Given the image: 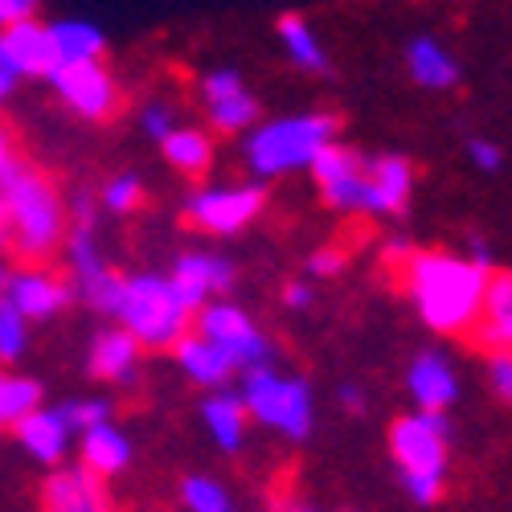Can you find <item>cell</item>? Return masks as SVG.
Listing matches in <instances>:
<instances>
[{
  "label": "cell",
  "instance_id": "obj_1",
  "mask_svg": "<svg viewBox=\"0 0 512 512\" xmlns=\"http://www.w3.org/2000/svg\"><path fill=\"white\" fill-rule=\"evenodd\" d=\"M398 275H402V287L410 295L414 312L426 320V328H435L443 336H459L476 328L484 291H488L484 267L463 259V254H447V250H414L398 267Z\"/></svg>",
  "mask_w": 512,
  "mask_h": 512
},
{
  "label": "cell",
  "instance_id": "obj_2",
  "mask_svg": "<svg viewBox=\"0 0 512 512\" xmlns=\"http://www.w3.org/2000/svg\"><path fill=\"white\" fill-rule=\"evenodd\" d=\"M66 238V213L54 185L37 168L13 160L0 173V250L21 263H50Z\"/></svg>",
  "mask_w": 512,
  "mask_h": 512
},
{
  "label": "cell",
  "instance_id": "obj_3",
  "mask_svg": "<svg viewBox=\"0 0 512 512\" xmlns=\"http://www.w3.org/2000/svg\"><path fill=\"white\" fill-rule=\"evenodd\" d=\"M390 451L398 463V480L414 504H435L447 484V451L451 422L447 410H414L394 422Z\"/></svg>",
  "mask_w": 512,
  "mask_h": 512
},
{
  "label": "cell",
  "instance_id": "obj_4",
  "mask_svg": "<svg viewBox=\"0 0 512 512\" xmlns=\"http://www.w3.org/2000/svg\"><path fill=\"white\" fill-rule=\"evenodd\" d=\"M336 115L324 111H308V115H287V119H271L259 132H250L246 140V164L259 177H279V173H295V168H312V160L336 140Z\"/></svg>",
  "mask_w": 512,
  "mask_h": 512
},
{
  "label": "cell",
  "instance_id": "obj_5",
  "mask_svg": "<svg viewBox=\"0 0 512 512\" xmlns=\"http://www.w3.org/2000/svg\"><path fill=\"white\" fill-rule=\"evenodd\" d=\"M119 328H127L144 349H173L193 324V308L177 295L173 279L164 275H132L123 287V304L115 312Z\"/></svg>",
  "mask_w": 512,
  "mask_h": 512
},
{
  "label": "cell",
  "instance_id": "obj_6",
  "mask_svg": "<svg viewBox=\"0 0 512 512\" xmlns=\"http://www.w3.org/2000/svg\"><path fill=\"white\" fill-rule=\"evenodd\" d=\"M242 406L254 422L271 426V431L287 435V439H308L312 422H316V402H312V386L304 377H283L271 365H254L242 377Z\"/></svg>",
  "mask_w": 512,
  "mask_h": 512
},
{
  "label": "cell",
  "instance_id": "obj_7",
  "mask_svg": "<svg viewBox=\"0 0 512 512\" xmlns=\"http://www.w3.org/2000/svg\"><path fill=\"white\" fill-rule=\"evenodd\" d=\"M197 316V332L218 345L234 369H254V365H271V340L254 328V320L234 308V304H205L193 312Z\"/></svg>",
  "mask_w": 512,
  "mask_h": 512
},
{
  "label": "cell",
  "instance_id": "obj_8",
  "mask_svg": "<svg viewBox=\"0 0 512 512\" xmlns=\"http://www.w3.org/2000/svg\"><path fill=\"white\" fill-rule=\"evenodd\" d=\"M50 82H54V91L62 95V103H66L74 115L95 119V123L111 119V115L119 111V103H123L115 78L99 66V58H95V62H66V66H58V70L50 74Z\"/></svg>",
  "mask_w": 512,
  "mask_h": 512
},
{
  "label": "cell",
  "instance_id": "obj_9",
  "mask_svg": "<svg viewBox=\"0 0 512 512\" xmlns=\"http://www.w3.org/2000/svg\"><path fill=\"white\" fill-rule=\"evenodd\" d=\"M312 177L320 197L332 209H345V213H365V177H369V156L353 152V148H340L328 144L316 160H312Z\"/></svg>",
  "mask_w": 512,
  "mask_h": 512
},
{
  "label": "cell",
  "instance_id": "obj_10",
  "mask_svg": "<svg viewBox=\"0 0 512 512\" xmlns=\"http://www.w3.org/2000/svg\"><path fill=\"white\" fill-rule=\"evenodd\" d=\"M263 209V185H238V189H197L185 205L189 222L209 234H238L250 226Z\"/></svg>",
  "mask_w": 512,
  "mask_h": 512
},
{
  "label": "cell",
  "instance_id": "obj_11",
  "mask_svg": "<svg viewBox=\"0 0 512 512\" xmlns=\"http://www.w3.org/2000/svg\"><path fill=\"white\" fill-rule=\"evenodd\" d=\"M0 54L17 70V78H50L62 66L58 46H54V29L33 17L0 29Z\"/></svg>",
  "mask_w": 512,
  "mask_h": 512
},
{
  "label": "cell",
  "instance_id": "obj_12",
  "mask_svg": "<svg viewBox=\"0 0 512 512\" xmlns=\"http://www.w3.org/2000/svg\"><path fill=\"white\" fill-rule=\"evenodd\" d=\"M5 300L25 320H50V316H58L74 300V287L66 279H58L54 271H46V267H25V271L9 275Z\"/></svg>",
  "mask_w": 512,
  "mask_h": 512
},
{
  "label": "cell",
  "instance_id": "obj_13",
  "mask_svg": "<svg viewBox=\"0 0 512 512\" xmlns=\"http://www.w3.org/2000/svg\"><path fill=\"white\" fill-rule=\"evenodd\" d=\"M414 193V168L406 156H369L365 177V213L373 218H394L410 205Z\"/></svg>",
  "mask_w": 512,
  "mask_h": 512
},
{
  "label": "cell",
  "instance_id": "obj_14",
  "mask_svg": "<svg viewBox=\"0 0 512 512\" xmlns=\"http://www.w3.org/2000/svg\"><path fill=\"white\" fill-rule=\"evenodd\" d=\"M41 504L46 512H115L107 500V488L87 467H58V472L41 484Z\"/></svg>",
  "mask_w": 512,
  "mask_h": 512
},
{
  "label": "cell",
  "instance_id": "obj_15",
  "mask_svg": "<svg viewBox=\"0 0 512 512\" xmlns=\"http://www.w3.org/2000/svg\"><path fill=\"white\" fill-rule=\"evenodd\" d=\"M168 279H173L181 300L197 312V308H205L213 300V295H222V291L234 287V267L226 259H218V254H181Z\"/></svg>",
  "mask_w": 512,
  "mask_h": 512
},
{
  "label": "cell",
  "instance_id": "obj_16",
  "mask_svg": "<svg viewBox=\"0 0 512 512\" xmlns=\"http://www.w3.org/2000/svg\"><path fill=\"white\" fill-rule=\"evenodd\" d=\"M472 340L484 353H512V271L488 275L484 308L472 328Z\"/></svg>",
  "mask_w": 512,
  "mask_h": 512
},
{
  "label": "cell",
  "instance_id": "obj_17",
  "mask_svg": "<svg viewBox=\"0 0 512 512\" xmlns=\"http://www.w3.org/2000/svg\"><path fill=\"white\" fill-rule=\"evenodd\" d=\"M406 386H410V398L418 402V410H447L459 398V377L443 353H418L410 361Z\"/></svg>",
  "mask_w": 512,
  "mask_h": 512
},
{
  "label": "cell",
  "instance_id": "obj_18",
  "mask_svg": "<svg viewBox=\"0 0 512 512\" xmlns=\"http://www.w3.org/2000/svg\"><path fill=\"white\" fill-rule=\"evenodd\" d=\"M17 439H21V447L37 459V463H50V467H58L62 459H66V451H70V439H74V431L66 426V418H62V410H33V414H25L17 426Z\"/></svg>",
  "mask_w": 512,
  "mask_h": 512
},
{
  "label": "cell",
  "instance_id": "obj_19",
  "mask_svg": "<svg viewBox=\"0 0 512 512\" xmlns=\"http://www.w3.org/2000/svg\"><path fill=\"white\" fill-rule=\"evenodd\" d=\"M140 340L127 328H111L99 332L91 345V373L103 381H115V386H132L136 381V365H140Z\"/></svg>",
  "mask_w": 512,
  "mask_h": 512
},
{
  "label": "cell",
  "instance_id": "obj_20",
  "mask_svg": "<svg viewBox=\"0 0 512 512\" xmlns=\"http://www.w3.org/2000/svg\"><path fill=\"white\" fill-rule=\"evenodd\" d=\"M78 451H82V467L95 472L99 480L119 476L123 467L132 463V439H127L111 422H99V426H91V431H82Z\"/></svg>",
  "mask_w": 512,
  "mask_h": 512
},
{
  "label": "cell",
  "instance_id": "obj_21",
  "mask_svg": "<svg viewBox=\"0 0 512 512\" xmlns=\"http://www.w3.org/2000/svg\"><path fill=\"white\" fill-rule=\"evenodd\" d=\"M173 353H177L181 369L197 381V386H205V390H222L226 381H230V373H234L230 357L218 345H209L201 332H185L177 345H173Z\"/></svg>",
  "mask_w": 512,
  "mask_h": 512
},
{
  "label": "cell",
  "instance_id": "obj_22",
  "mask_svg": "<svg viewBox=\"0 0 512 512\" xmlns=\"http://www.w3.org/2000/svg\"><path fill=\"white\" fill-rule=\"evenodd\" d=\"M406 66H410V78L426 91H451L459 82V62L443 50V41L426 37V33L406 46Z\"/></svg>",
  "mask_w": 512,
  "mask_h": 512
},
{
  "label": "cell",
  "instance_id": "obj_23",
  "mask_svg": "<svg viewBox=\"0 0 512 512\" xmlns=\"http://www.w3.org/2000/svg\"><path fill=\"white\" fill-rule=\"evenodd\" d=\"M201 418H205V426H209V439L218 443L222 451H230V455H234V451H242L250 414H246V406H242V398H238V394H226V390L209 394V398H205V406H201Z\"/></svg>",
  "mask_w": 512,
  "mask_h": 512
},
{
  "label": "cell",
  "instance_id": "obj_24",
  "mask_svg": "<svg viewBox=\"0 0 512 512\" xmlns=\"http://www.w3.org/2000/svg\"><path fill=\"white\" fill-rule=\"evenodd\" d=\"M275 29H279V41H283L291 66H300V70H308V74H324V70H328V54H324V46H320V37H316V29H312L300 13L279 17Z\"/></svg>",
  "mask_w": 512,
  "mask_h": 512
},
{
  "label": "cell",
  "instance_id": "obj_25",
  "mask_svg": "<svg viewBox=\"0 0 512 512\" xmlns=\"http://www.w3.org/2000/svg\"><path fill=\"white\" fill-rule=\"evenodd\" d=\"M160 144H164V160L185 177H201L213 160V144L205 132H197V127H173Z\"/></svg>",
  "mask_w": 512,
  "mask_h": 512
},
{
  "label": "cell",
  "instance_id": "obj_26",
  "mask_svg": "<svg viewBox=\"0 0 512 512\" xmlns=\"http://www.w3.org/2000/svg\"><path fill=\"white\" fill-rule=\"evenodd\" d=\"M50 29H54V46H58L62 66L66 62H95L107 46L99 25H91V21H54Z\"/></svg>",
  "mask_w": 512,
  "mask_h": 512
},
{
  "label": "cell",
  "instance_id": "obj_27",
  "mask_svg": "<svg viewBox=\"0 0 512 512\" xmlns=\"http://www.w3.org/2000/svg\"><path fill=\"white\" fill-rule=\"evenodd\" d=\"M37 406H41V386L33 377L0 373V426H17Z\"/></svg>",
  "mask_w": 512,
  "mask_h": 512
},
{
  "label": "cell",
  "instance_id": "obj_28",
  "mask_svg": "<svg viewBox=\"0 0 512 512\" xmlns=\"http://www.w3.org/2000/svg\"><path fill=\"white\" fill-rule=\"evenodd\" d=\"M209 123L218 127V132H246V127L259 119V99H254L246 87L226 95V99H209Z\"/></svg>",
  "mask_w": 512,
  "mask_h": 512
},
{
  "label": "cell",
  "instance_id": "obj_29",
  "mask_svg": "<svg viewBox=\"0 0 512 512\" xmlns=\"http://www.w3.org/2000/svg\"><path fill=\"white\" fill-rule=\"evenodd\" d=\"M181 500H185L189 512H238L230 492L218 480H209V476H189L181 484Z\"/></svg>",
  "mask_w": 512,
  "mask_h": 512
},
{
  "label": "cell",
  "instance_id": "obj_30",
  "mask_svg": "<svg viewBox=\"0 0 512 512\" xmlns=\"http://www.w3.org/2000/svg\"><path fill=\"white\" fill-rule=\"evenodd\" d=\"M58 410H62V418H66V426L74 435L91 431V426H99V422H111V402L107 398H74Z\"/></svg>",
  "mask_w": 512,
  "mask_h": 512
},
{
  "label": "cell",
  "instance_id": "obj_31",
  "mask_svg": "<svg viewBox=\"0 0 512 512\" xmlns=\"http://www.w3.org/2000/svg\"><path fill=\"white\" fill-rule=\"evenodd\" d=\"M25 316L0 295V361H17L25 353Z\"/></svg>",
  "mask_w": 512,
  "mask_h": 512
},
{
  "label": "cell",
  "instance_id": "obj_32",
  "mask_svg": "<svg viewBox=\"0 0 512 512\" xmlns=\"http://www.w3.org/2000/svg\"><path fill=\"white\" fill-rule=\"evenodd\" d=\"M99 201H103V209H111V213H132L140 201H144V185H140V177H111L107 185H103V193H99Z\"/></svg>",
  "mask_w": 512,
  "mask_h": 512
},
{
  "label": "cell",
  "instance_id": "obj_33",
  "mask_svg": "<svg viewBox=\"0 0 512 512\" xmlns=\"http://www.w3.org/2000/svg\"><path fill=\"white\" fill-rule=\"evenodd\" d=\"M488 386L500 402L512 406V353H488Z\"/></svg>",
  "mask_w": 512,
  "mask_h": 512
},
{
  "label": "cell",
  "instance_id": "obj_34",
  "mask_svg": "<svg viewBox=\"0 0 512 512\" xmlns=\"http://www.w3.org/2000/svg\"><path fill=\"white\" fill-rule=\"evenodd\" d=\"M467 160H472L480 173H496V168L504 164V152H500V144H492V140H467Z\"/></svg>",
  "mask_w": 512,
  "mask_h": 512
},
{
  "label": "cell",
  "instance_id": "obj_35",
  "mask_svg": "<svg viewBox=\"0 0 512 512\" xmlns=\"http://www.w3.org/2000/svg\"><path fill=\"white\" fill-rule=\"evenodd\" d=\"M205 103L209 99H226V95H234V91H242V78H238V70H213L209 78H205Z\"/></svg>",
  "mask_w": 512,
  "mask_h": 512
},
{
  "label": "cell",
  "instance_id": "obj_36",
  "mask_svg": "<svg viewBox=\"0 0 512 512\" xmlns=\"http://www.w3.org/2000/svg\"><path fill=\"white\" fill-rule=\"evenodd\" d=\"M140 123H144V132H148L152 140H164L168 132H173V111L160 107V103H152V107H144Z\"/></svg>",
  "mask_w": 512,
  "mask_h": 512
},
{
  "label": "cell",
  "instance_id": "obj_37",
  "mask_svg": "<svg viewBox=\"0 0 512 512\" xmlns=\"http://www.w3.org/2000/svg\"><path fill=\"white\" fill-rule=\"evenodd\" d=\"M33 9H37V0H0V29L13 25V21L33 17Z\"/></svg>",
  "mask_w": 512,
  "mask_h": 512
},
{
  "label": "cell",
  "instance_id": "obj_38",
  "mask_svg": "<svg viewBox=\"0 0 512 512\" xmlns=\"http://www.w3.org/2000/svg\"><path fill=\"white\" fill-rule=\"evenodd\" d=\"M308 271L312 275H336L340 271V254L336 250H316L312 259H308Z\"/></svg>",
  "mask_w": 512,
  "mask_h": 512
},
{
  "label": "cell",
  "instance_id": "obj_39",
  "mask_svg": "<svg viewBox=\"0 0 512 512\" xmlns=\"http://www.w3.org/2000/svg\"><path fill=\"white\" fill-rule=\"evenodd\" d=\"M283 300H287V308H308L312 304V287L308 283H287L283 287Z\"/></svg>",
  "mask_w": 512,
  "mask_h": 512
},
{
  "label": "cell",
  "instance_id": "obj_40",
  "mask_svg": "<svg viewBox=\"0 0 512 512\" xmlns=\"http://www.w3.org/2000/svg\"><path fill=\"white\" fill-rule=\"evenodd\" d=\"M340 406H345L349 414H361L365 410V394L357 386H340Z\"/></svg>",
  "mask_w": 512,
  "mask_h": 512
},
{
  "label": "cell",
  "instance_id": "obj_41",
  "mask_svg": "<svg viewBox=\"0 0 512 512\" xmlns=\"http://www.w3.org/2000/svg\"><path fill=\"white\" fill-rule=\"evenodd\" d=\"M13 87H17V70L5 62V54H0V99H9Z\"/></svg>",
  "mask_w": 512,
  "mask_h": 512
},
{
  "label": "cell",
  "instance_id": "obj_42",
  "mask_svg": "<svg viewBox=\"0 0 512 512\" xmlns=\"http://www.w3.org/2000/svg\"><path fill=\"white\" fill-rule=\"evenodd\" d=\"M13 160H17V156H13V140H9L5 127H0V173H5V168H9Z\"/></svg>",
  "mask_w": 512,
  "mask_h": 512
},
{
  "label": "cell",
  "instance_id": "obj_43",
  "mask_svg": "<svg viewBox=\"0 0 512 512\" xmlns=\"http://www.w3.org/2000/svg\"><path fill=\"white\" fill-rule=\"evenodd\" d=\"M9 275H13V271H9L5 263H0V295H5V287H9Z\"/></svg>",
  "mask_w": 512,
  "mask_h": 512
}]
</instances>
